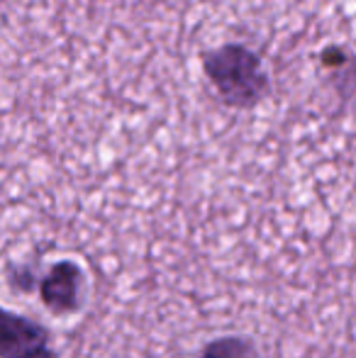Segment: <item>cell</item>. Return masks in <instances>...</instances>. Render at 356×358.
<instances>
[{
	"mask_svg": "<svg viewBox=\"0 0 356 358\" xmlns=\"http://www.w3.org/2000/svg\"><path fill=\"white\" fill-rule=\"evenodd\" d=\"M27 358H52V356H49L47 351L42 349V351H37V354H32V356H27Z\"/></svg>",
	"mask_w": 356,
	"mask_h": 358,
	"instance_id": "5",
	"label": "cell"
},
{
	"mask_svg": "<svg viewBox=\"0 0 356 358\" xmlns=\"http://www.w3.org/2000/svg\"><path fill=\"white\" fill-rule=\"evenodd\" d=\"M78 280H81V275H78L76 266L59 264L42 285L44 302L49 307H54V310H69V307H73L76 305Z\"/></svg>",
	"mask_w": 356,
	"mask_h": 358,
	"instance_id": "3",
	"label": "cell"
},
{
	"mask_svg": "<svg viewBox=\"0 0 356 358\" xmlns=\"http://www.w3.org/2000/svg\"><path fill=\"white\" fill-rule=\"evenodd\" d=\"M232 349H234L232 341H227V344H218V346H213L208 354H205V358H227V354Z\"/></svg>",
	"mask_w": 356,
	"mask_h": 358,
	"instance_id": "4",
	"label": "cell"
},
{
	"mask_svg": "<svg viewBox=\"0 0 356 358\" xmlns=\"http://www.w3.org/2000/svg\"><path fill=\"white\" fill-rule=\"evenodd\" d=\"M203 73L218 90L225 105L249 110L259 105L269 93V76L262 59L242 44H222L200 57Z\"/></svg>",
	"mask_w": 356,
	"mask_h": 358,
	"instance_id": "1",
	"label": "cell"
},
{
	"mask_svg": "<svg viewBox=\"0 0 356 358\" xmlns=\"http://www.w3.org/2000/svg\"><path fill=\"white\" fill-rule=\"evenodd\" d=\"M47 334L37 324L0 310V356L27 358L44 349Z\"/></svg>",
	"mask_w": 356,
	"mask_h": 358,
	"instance_id": "2",
	"label": "cell"
}]
</instances>
